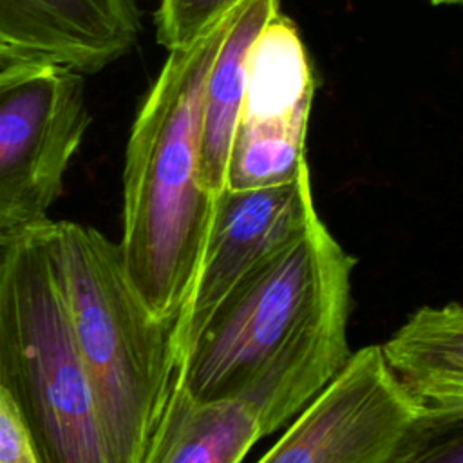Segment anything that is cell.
<instances>
[{"label": "cell", "mask_w": 463, "mask_h": 463, "mask_svg": "<svg viewBox=\"0 0 463 463\" xmlns=\"http://www.w3.org/2000/svg\"><path fill=\"white\" fill-rule=\"evenodd\" d=\"M233 9L190 45L170 51L137 112L125 154L118 242L123 266L150 313L174 324L212 217L215 195L199 175L201 105Z\"/></svg>", "instance_id": "6da1fadb"}, {"label": "cell", "mask_w": 463, "mask_h": 463, "mask_svg": "<svg viewBox=\"0 0 463 463\" xmlns=\"http://www.w3.org/2000/svg\"><path fill=\"white\" fill-rule=\"evenodd\" d=\"M47 232L110 463H143L179 369L174 322L145 306L118 242L72 221L49 219Z\"/></svg>", "instance_id": "7a4b0ae2"}, {"label": "cell", "mask_w": 463, "mask_h": 463, "mask_svg": "<svg viewBox=\"0 0 463 463\" xmlns=\"http://www.w3.org/2000/svg\"><path fill=\"white\" fill-rule=\"evenodd\" d=\"M354 264L318 217L221 300L179 364L186 392L239 400L351 302Z\"/></svg>", "instance_id": "3957f363"}, {"label": "cell", "mask_w": 463, "mask_h": 463, "mask_svg": "<svg viewBox=\"0 0 463 463\" xmlns=\"http://www.w3.org/2000/svg\"><path fill=\"white\" fill-rule=\"evenodd\" d=\"M47 221L9 233L0 284V383L18 405L38 463H110Z\"/></svg>", "instance_id": "277c9868"}, {"label": "cell", "mask_w": 463, "mask_h": 463, "mask_svg": "<svg viewBox=\"0 0 463 463\" xmlns=\"http://www.w3.org/2000/svg\"><path fill=\"white\" fill-rule=\"evenodd\" d=\"M89 123L83 74L47 63L0 67V232L49 217Z\"/></svg>", "instance_id": "5b68a950"}, {"label": "cell", "mask_w": 463, "mask_h": 463, "mask_svg": "<svg viewBox=\"0 0 463 463\" xmlns=\"http://www.w3.org/2000/svg\"><path fill=\"white\" fill-rule=\"evenodd\" d=\"M434 427L398 391L378 345L351 353L333 382L255 463H400Z\"/></svg>", "instance_id": "8992f818"}, {"label": "cell", "mask_w": 463, "mask_h": 463, "mask_svg": "<svg viewBox=\"0 0 463 463\" xmlns=\"http://www.w3.org/2000/svg\"><path fill=\"white\" fill-rule=\"evenodd\" d=\"M317 219L309 170L284 184L222 188L213 197L199 266L174 324L179 364L221 300L248 273L304 235Z\"/></svg>", "instance_id": "52a82bcc"}, {"label": "cell", "mask_w": 463, "mask_h": 463, "mask_svg": "<svg viewBox=\"0 0 463 463\" xmlns=\"http://www.w3.org/2000/svg\"><path fill=\"white\" fill-rule=\"evenodd\" d=\"M137 31L136 0H0V67L98 72L134 45Z\"/></svg>", "instance_id": "ba28073f"}, {"label": "cell", "mask_w": 463, "mask_h": 463, "mask_svg": "<svg viewBox=\"0 0 463 463\" xmlns=\"http://www.w3.org/2000/svg\"><path fill=\"white\" fill-rule=\"evenodd\" d=\"M382 364L430 425L463 423V309L421 306L383 342Z\"/></svg>", "instance_id": "9c48e42d"}, {"label": "cell", "mask_w": 463, "mask_h": 463, "mask_svg": "<svg viewBox=\"0 0 463 463\" xmlns=\"http://www.w3.org/2000/svg\"><path fill=\"white\" fill-rule=\"evenodd\" d=\"M315 76L291 20L273 16L255 38L237 125L262 130L307 132Z\"/></svg>", "instance_id": "30bf717a"}, {"label": "cell", "mask_w": 463, "mask_h": 463, "mask_svg": "<svg viewBox=\"0 0 463 463\" xmlns=\"http://www.w3.org/2000/svg\"><path fill=\"white\" fill-rule=\"evenodd\" d=\"M260 438L259 418L244 402L195 400L175 374L143 463H242Z\"/></svg>", "instance_id": "8fae6325"}, {"label": "cell", "mask_w": 463, "mask_h": 463, "mask_svg": "<svg viewBox=\"0 0 463 463\" xmlns=\"http://www.w3.org/2000/svg\"><path fill=\"white\" fill-rule=\"evenodd\" d=\"M279 14V0H242L210 65L201 105L199 175L217 195L224 188L226 159L239 121L250 49L264 25Z\"/></svg>", "instance_id": "7c38bea8"}, {"label": "cell", "mask_w": 463, "mask_h": 463, "mask_svg": "<svg viewBox=\"0 0 463 463\" xmlns=\"http://www.w3.org/2000/svg\"><path fill=\"white\" fill-rule=\"evenodd\" d=\"M304 172H307L306 132L235 127L224 188L251 190L284 184Z\"/></svg>", "instance_id": "4fadbf2b"}, {"label": "cell", "mask_w": 463, "mask_h": 463, "mask_svg": "<svg viewBox=\"0 0 463 463\" xmlns=\"http://www.w3.org/2000/svg\"><path fill=\"white\" fill-rule=\"evenodd\" d=\"M242 0H159L157 40L168 51L190 45Z\"/></svg>", "instance_id": "5bb4252c"}, {"label": "cell", "mask_w": 463, "mask_h": 463, "mask_svg": "<svg viewBox=\"0 0 463 463\" xmlns=\"http://www.w3.org/2000/svg\"><path fill=\"white\" fill-rule=\"evenodd\" d=\"M0 463H38L29 430L11 392L0 383Z\"/></svg>", "instance_id": "9a60e30c"}, {"label": "cell", "mask_w": 463, "mask_h": 463, "mask_svg": "<svg viewBox=\"0 0 463 463\" xmlns=\"http://www.w3.org/2000/svg\"><path fill=\"white\" fill-rule=\"evenodd\" d=\"M400 463H463V423L430 429Z\"/></svg>", "instance_id": "2e32d148"}, {"label": "cell", "mask_w": 463, "mask_h": 463, "mask_svg": "<svg viewBox=\"0 0 463 463\" xmlns=\"http://www.w3.org/2000/svg\"><path fill=\"white\" fill-rule=\"evenodd\" d=\"M7 241H9V233L0 232V284H2V273H4L5 253H7Z\"/></svg>", "instance_id": "e0dca14e"}, {"label": "cell", "mask_w": 463, "mask_h": 463, "mask_svg": "<svg viewBox=\"0 0 463 463\" xmlns=\"http://www.w3.org/2000/svg\"><path fill=\"white\" fill-rule=\"evenodd\" d=\"M429 2H432L434 5H441V4H459L461 0H429Z\"/></svg>", "instance_id": "ac0fdd59"}]
</instances>
